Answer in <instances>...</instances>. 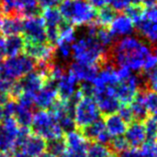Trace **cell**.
<instances>
[{
  "instance_id": "28",
  "label": "cell",
  "mask_w": 157,
  "mask_h": 157,
  "mask_svg": "<svg viewBox=\"0 0 157 157\" xmlns=\"http://www.w3.org/2000/svg\"><path fill=\"white\" fill-rule=\"evenodd\" d=\"M140 92H141L143 102L149 115L157 117V93L148 89L140 90Z\"/></svg>"
},
{
  "instance_id": "19",
  "label": "cell",
  "mask_w": 157,
  "mask_h": 157,
  "mask_svg": "<svg viewBox=\"0 0 157 157\" xmlns=\"http://www.w3.org/2000/svg\"><path fill=\"white\" fill-rule=\"evenodd\" d=\"M102 121H104L106 131L113 137L124 134L127 127V123L123 121L117 113L104 115V119Z\"/></svg>"
},
{
  "instance_id": "21",
  "label": "cell",
  "mask_w": 157,
  "mask_h": 157,
  "mask_svg": "<svg viewBox=\"0 0 157 157\" xmlns=\"http://www.w3.org/2000/svg\"><path fill=\"white\" fill-rule=\"evenodd\" d=\"M135 28L139 34L150 44H157V22H151L143 18L135 24Z\"/></svg>"
},
{
  "instance_id": "12",
  "label": "cell",
  "mask_w": 157,
  "mask_h": 157,
  "mask_svg": "<svg viewBox=\"0 0 157 157\" xmlns=\"http://www.w3.org/2000/svg\"><path fill=\"white\" fill-rule=\"evenodd\" d=\"M58 100L57 82L47 80L41 90L34 97V105L40 109H48Z\"/></svg>"
},
{
  "instance_id": "5",
  "label": "cell",
  "mask_w": 157,
  "mask_h": 157,
  "mask_svg": "<svg viewBox=\"0 0 157 157\" xmlns=\"http://www.w3.org/2000/svg\"><path fill=\"white\" fill-rule=\"evenodd\" d=\"M37 62L31 57L20 54L18 56L8 57L0 66V76L17 81L27 74L35 71Z\"/></svg>"
},
{
  "instance_id": "29",
  "label": "cell",
  "mask_w": 157,
  "mask_h": 157,
  "mask_svg": "<svg viewBox=\"0 0 157 157\" xmlns=\"http://www.w3.org/2000/svg\"><path fill=\"white\" fill-rule=\"evenodd\" d=\"M15 151V140L7 133V131L0 122V152Z\"/></svg>"
},
{
  "instance_id": "6",
  "label": "cell",
  "mask_w": 157,
  "mask_h": 157,
  "mask_svg": "<svg viewBox=\"0 0 157 157\" xmlns=\"http://www.w3.org/2000/svg\"><path fill=\"white\" fill-rule=\"evenodd\" d=\"M101 110L93 97L82 96L74 105V121L76 128L82 129V127L90 124L101 118Z\"/></svg>"
},
{
  "instance_id": "46",
  "label": "cell",
  "mask_w": 157,
  "mask_h": 157,
  "mask_svg": "<svg viewBox=\"0 0 157 157\" xmlns=\"http://www.w3.org/2000/svg\"><path fill=\"white\" fill-rule=\"evenodd\" d=\"M39 5L43 9L46 8H56L63 2V0H38Z\"/></svg>"
},
{
  "instance_id": "4",
  "label": "cell",
  "mask_w": 157,
  "mask_h": 157,
  "mask_svg": "<svg viewBox=\"0 0 157 157\" xmlns=\"http://www.w3.org/2000/svg\"><path fill=\"white\" fill-rule=\"evenodd\" d=\"M30 129L33 134L41 136L46 141L64 136V132L58 124L55 117L47 109H40L33 114Z\"/></svg>"
},
{
  "instance_id": "26",
  "label": "cell",
  "mask_w": 157,
  "mask_h": 157,
  "mask_svg": "<svg viewBox=\"0 0 157 157\" xmlns=\"http://www.w3.org/2000/svg\"><path fill=\"white\" fill-rule=\"evenodd\" d=\"M42 18L46 27H59L64 21L63 17L57 8H46L42 12Z\"/></svg>"
},
{
  "instance_id": "40",
  "label": "cell",
  "mask_w": 157,
  "mask_h": 157,
  "mask_svg": "<svg viewBox=\"0 0 157 157\" xmlns=\"http://www.w3.org/2000/svg\"><path fill=\"white\" fill-rule=\"evenodd\" d=\"M144 85H145V89L151 90L157 93V67L152 71L145 73Z\"/></svg>"
},
{
  "instance_id": "24",
  "label": "cell",
  "mask_w": 157,
  "mask_h": 157,
  "mask_svg": "<svg viewBox=\"0 0 157 157\" xmlns=\"http://www.w3.org/2000/svg\"><path fill=\"white\" fill-rule=\"evenodd\" d=\"M129 106H130V109H131L132 115H133L134 121L143 122L148 117H149V113H148L146 106L143 102L142 94H141V92H140V90L138 92L137 96L134 98V100L129 104Z\"/></svg>"
},
{
  "instance_id": "14",
  "label": "cell",
  "mask_w": 157,
  "mask_h": 157,
  "mask_svg": "<svg viewBox=\"0 0 157 157\" xmlns=\"http://www.w3.org/2000/svg\"><path fill=\"white\" fill-rule=\"evenodd\" d=\"M58 98L62 101H70L78 90V82L72 74L66 72L57 82Z\"/></svg>"
},
{
  "instance_id": "38",
  "label": "cell",
  "mask_w": 157,
  "mask_h": 157,
  "mask_svg": "<svg viewBox=\"0 0 157 157\" xmlns=\"http://www.w3.org/2000/svg\"><path fill=\"white\" fill-rule=\"evenodd\" d=\"M140 0H109L110 8H113L114 11L122 12L125 11L127 8L134 4H139Z\"/></svg>"
},
{
  "instance_id": "53",
  "label": "cell",
  "mask_w": 157,
  "mask_h": 157,
  "mask_svg": "<svg viewBox=\"0 0 157 157\" xmlns=\"http://www.w3.org/2000/svg\"><path fill=\"white\" fill-rule=\"evenodd\" d=\"M3 9H2V6H1V4H0V23H1V20H2V17H3Z\"/></svg>"
},
{
  "instance_id": "49",
  "label": "cell",
  "mask_w": 157,
  "mask_h": 157,
  "mask_svg": "<svg viewBox=\"0 0 157 157\" xmlns=\"http://www.w3.org/2000/svg\"><path fill=\"white\" fill-rule=\"evenodd\" d=\"M10 157H32V156H30L28 153H26L25 151H23L21 149H17L13 151V154Z\"/></svg>"
},
{
  "instance_id": "1",
  "label": "cell",
  "mask_w": 157,
  "mask_h": 157,
  "mask_svg": "<svg viewBox=\"0 0 157 157\" xmlns=\"http://www.w3.org/2000/svg\"><path fill=\"white\" fill-rule=\"evenodd\" d=\"M151 49L137 37L126 36L113 45L109 52V61L113 66L125 67L130 71H143L146 58L150 55Z\"/></svg>"
},
{
  "instance_id": "25",
  "label": "cell",
  "mask_w": 157,
  "mask_h": 157,
  "mask_svg": "<svg viewBox=\"0 0 157 157\" xmlns=\"http://www.w3.org/2000/svg\"><path fill=\"white\" fill-rule=\"evenodd\" d=\"M13 117L20 127H30L33 121V109L21 106L17 104Z\"/></svg>"
},
{
  "instance_id": "52",
  "label": "cell",
  "mask_w": 157,
  "mask_h": 157,
  "mask_svg": "<svg viewBox=\"0 0 157 157\" xmlns=\"http://www.w3.org/2000/svg\"><path fill=\"white\" fill-rule=\"evenodd\" d=\"M4 118V113H3V105L0 104V122L3 121Z\"/></svg>"
},
{
  "instance_id": "16",
  "label": "cell",
  "mask_w": 157,
  "mask_h": 157,
  "mask_svg": "<svg viewBox=\"0 0 157 157\" xmlns=\"http://www.w3.org/2000/svg\"><path fill=\"white\" fill-rule=\"evenodd\" d=\"M123 136L126 139L129 147L139 148L146 141V133L143 122L133 121L128 123Z\"/></svg>"
},
{
  "instance_id": "33",
  "label": "cell",
  "mask_w": 157,
  "mask_h": 157,
  "mask_svg": "<svg viewBox=\"0 0 157 157\" xmlns=\"http://www.w3.org/2000/svg\"><path fill=\"white\" fill-rule=\"evenodd\" d=\"M109 149L114 152L117 154H121V152L126 150L127 148L129 147L128 143H127L126 139L124 138V136L121 135V136H115L113 137L110 140V142L109 143Z\"/></svg>"
},
{
  "instance_id": "36",
  "label": "cell",
  "mask_w": 157,
  "mask_h": 157,
  "mask_svg": "<svg viewBox=\"0 0 157 157\" xmlns=\"http://www.w3.org/2000/svg\"><path fill=\"white\" fill-rule=\"evenodd\" d=\"M126 15L132 20V22L134 23V25L136 23H138L140 20H142L143 14H144V8L139 5V4H134V5L129 6L127 9L125 10Z\"/></svg>"
},
{
  "instance_id": "20",
  "label": "cell",
  "mask_w": 157,
  "mask_h": 157,
  "mask_svg": "<svg viewBox=\"0 0 157 157\" xmlns=\"http://www.w3.org/2000/svg\"><path fill=\"white\" fill-rule=\"evenodd\" d=\"M32 157H37L47 149V141L39 135L31 133L20 148Z\"/></svg>"
},
{
  "instance_id": "15",
  "label": "cell",
  "mask_w": 157,
  "mask_h": 157,
  "mask_svg": "<svg viewBox=\"0 0 157 157\" xmlns=\"http://www.w3.org/2000/svg\"><path fill=\"white\" fill-rule=\"evenodd\" d=\"M100 68L101 67L98 65H85L75 62L70 65L68 72L72 74L78 82L92 84L100 71Z\"/></svg>"
},
{
  "instance_id": "7",
  "label": "cell",
  "mask_w": 157,
  "mask_h": 157,
  "mask_svg": "<svg viewBox=\"0 0 157 157\" xmlns=\"http://www.w3.org/2000/svg\"><path fill=\"white\" fill-rule=\"evenodd\" d=\"M143 86L144 90H146L143 78L131 74L126 78L117 82L113 86V93L121 104L129 105Z\"/></svg>"
},
{
  "instance_id": "39",
  "label": "cell",
  "mask_w": 157,
  "mask_h": 157,
  "mask_svg": "<svg viewBox=\"0 0 157 157\" xmlns=\"http://www.w3.org/2000/svg\"><path fill=\"white\" fill-rule=\"evenodd\" d=\"M57 46H58L57 54H58V56H59V58L62 61L67 62V61H69L73 57V54H72V44L61 42V43H58Z\"/></svg>"
},
{
  "instance_id": "57",
  "label": "cell",
  "mask_w": 157,
  "mask_h": 157,
  "mask_svg": "<svg viewBox=\"0 0 157 157\" xmlns=\"http://www.w3.org/2000/svg\"><path fill=\"white\" fill-rule=\"evenodd\" d=\"M155 117V121H156V124H157V117Z\"/></svg>"
},
{
  "instance_id": "27",
  "label": "cell",
  "mask_w": 157,
  "mask_h": 157,
  "mask_svg": "<svg viewBox=\"0 0 157 157\" xmlns=\"http://www.w3.org/2000/svg\"><path fill=\"white\" fill-rule=\"evenodd\" d=\"M75 40H76L75 26H73L72 24H70L64 20L59 25V41H58V43L64 42V43L73 44Z\"/></svg>"
},
{
  "instance_id": "3",
  "label": "cell",
  "mask_w": 157,
  "mask_h": 157,
  "mask_svg": "<svg viewBox=\"0 0 157 157\" xmlns=\"http://www.w3.org/2000/svg\"><path fill=\"white\" fill-rule=\"evenodd\" d=\"M59 11L65 21L73 26H86L97 16L96 9L86 0H63Z\"/></svg>"
},
{
  "instance_id": "10",
  "label": "cell",
  "mask_w": 157,
  "mask_h": 157,
  "mask_svg": "<svg viewBox=\"0 0 157 157\" xmlns=\"http://www.w3.org/2000/svg\"><path fill=\"white\" fill-rule=\"evenodd\" d=\"M93 98L104 115L117 113L121 106V102L113 93V88L94 89Z\"/></svg>"
},
{
  "instance_id": "32",
  "label": "cell",
  "mask_w": 157,
  "mask_h": 157,
  "mask_svg": "<svg viewBox=\"0 0 157 157\" xmlns=\"http://www.w3.org/2000/svg\"><path fill=\"white\" fill-rule=\"evenodd\" d=\"M111 153L109 145L100 142H90L88 147V157H107Z\"/></svg>"
},
{
  "instance_id": "56",
  "label": "cell",
  "mask_w": 157,
  "mask_h": 157,
  "mask_svg": "<svg viewBox=\"0 0 157 157\" xmlns=\"http://www.w3.org/2000/svg\"><path fill=\"white\" fill-rule=\"evenodd\" d=\"M154 56L157 58V44L155 45V48H154Z\"/></svg>"
},
{
  "instance_id": "42",
  "label": "cell",
  "mask_w": 157,
  "mask_h": 157,
  "mask_svg": "<svg viewBox=\"0 0 157 157\" xmlns=\"http://www.w3.org/2000/svg\"><path fill=\"white\" fill-rule=\"evenodd\" d=\"M144 19L151 22H157V3L146 6L143 14Z\"/></svg>"
},
{
  "instance_id": "35",
  "label": "cell",
  "mask_w": 157,
  "mask_h": 157,
  "mask_svg": "<svg viewBox=\"0 0 157 157\" xmlns=\"http://www.w3.org/2000/svg\"><path fill=\"white\" fill-rule=\"evenodd\" d=\"M147 140H157V124L154 117H148L143 121Z\"/></svg>"
},
{
  "instance_id": "13",
  "label": "cell",
  "mask_w": 157,
  "mask_h": 157,
  "mask_svg": "<svg viewBox=\"0 0 157 157\" xmlns=\"http://www.w3.org/2000/svg\"><path fill=\"white\" fill-rule=\"evenodd\" d=\"M47 78H45L39 71H33L27 74L24 77L20 78L16 81L22 93H29L32 94H36L44 86Z\"/></svg>"
},
{
  "instance_id": "2",
  "label": "cell",
  "mask_w": 157,
  "mask_h": 157,
  "mask_svg": "<svg viewBox=\"0 0 157 157\" xmlns=\"http://www.w3.org/2000/svg\"><path fill=\"white\" fill-rule=\"evenodd\" d=\"M73 58L77 63L101 66L109 61V51L101 46L96 37L88 34L76 39L72 44Z\"/></svg>"
},
{
  "instance_id": "22",
  "label": "cell",
  "mask_w": 157,
  "mask_h": 157,
  "mask_svg": "<svg viewBox=\"0 0 157 157\" xmlns=\"http://www.w3.org/2000/svg\"><path fill=\"white\" fill-rule=\"evenodd\" d=\"M25 40L22 35L8 36L5 39V52L7 57H14L24 52Z\"/></svg>"
},
{
  "instance_id": "17",
  "label": "cell",
  "mask_w": 157,
  "mask_h": 157,
  "mask_svg": "<svg viewBox=\"0 0 157 157\" xmlns=\"http://www.w3.org/2000/svg\"><path fill=\"white\" fill-rule=\"evenodd\" d=\"M134 23L126 14L115 16L109 25V32L113 37H126L130 36L134 32Z\"/></svg>"
},
{
  "instance_id": "47",
  "label": "cell",
  "mask_w": 157,
  "mask_h": 157,
  "mask_svg": "<svg viewBox=\"0 0 157 157\" xmlns=\"http://www.w3.org/2000/svg\"><path fill=\"white\" fill-rule=\"evenodd\" d=\"M89 3L92 5L94 9H101L109 5V0H89Z\"/></svg>"
},
{
  "instance_id": "44",
  "label": "cell",
  "mask_w": 157,
  "mask_h": 157,
  "mask_svg": "<svg viewBox=\"0 0 157 157\" xmlns=\"http://www.w3.org/2000/svg\"><path fill=\"white\" fill-rule=\"evenodd\" d=\"M156 67H157V58L153 55V54H150V55L146 58L145 63H144L143 72L148 73V72L152 71L153 69H155Z\"/></svg>"
},
{
  "instance_id": "30",
  "label": "cell",
  "mask_w": 157,
  "mask_h": 157,
  "mask_svg": "<svg viewBox=\"0 0 157 157\" xmlns=\"http://www.w3.org/2000/svg\"><path fill=\"white\" fill-rule=\"evenodd\" d=\"M115 11L110 7H104L100 9L98 13H97V24L101 27H107L110 25L113 20L115 17Z\"/></svg>"
},
{
  "instance_id": "55",
  "label": "cell",
  "mask_w": 157,
  "mask_h": 157,
  "mask_svg": "<svg viewBox=\"0 0 157 157\" xmlns=\"http://www.w3.org/2000/svg\"><path fill=\"white\" fill-rule=\"evenodd\" d=\"M107 157H119V155L117 154V153H114V152H111V153L109 156H107Z\"/></svg>"
},
{
  "instance_id": "43",
  "label": "cell",
  "mask_w": 157,
  "mask_h": 157,
  "mask_svg": "<svg viewBox=\"0 0 157 157\" xmlns=\"http://www.w3.org/2000/svg\"><path fill=\"white\" fill-rule=\"evenodd\" d=\"M14 82L15 81L13 80H10V78L0 76V92L5 93L9 96V93L14 85Z\"/></svg>"
},
{
  "instance_id": "54",
  "label": "cell",
  "mask_w": 157,
  "mask_h": 157,
  "mask_svg": "<svg viewBox=\"0 0 157 157\" xmlns=\"http://www.w3.org/2000/svg\"><path fill=\"white\" fill-rule=\"evenodd\" d=\"M0 157H10V155L6 152H0Z\"/></svg>"
},
{
  "instance_id": "45",
  "label": "cell",
  "mask_w": 157,
  "mask_h": 157,
  "mask_svg": "<svg viewBox=\"0 0 157 157\" xmlns=\"http://www.w3.org/2000/svg\"><path fill=\"white\" fill-rule=\"evenodd\" d=\"M118 155L119 157H142L140 149L136 147H128L126 150L121 152V153Z\"/></svg>"
},
{
  "instance_id": "11",
  "label": "cell",
  "mask_w": 157,
  "mask_h": 157,
  "mask_svg": "<svg viewBox=\"0 0 157 157\" xmlns=\"http://www.w3.org/2000/svg\"><path fill=\"white\" fill-rule=\"evenodd\" d=\"M24 52L37 63H52L55 56V48L49 43H26Z\"/></svg>"
},
{
  "instance_id": "34",
  "label": "cell",
  "mask_w": 157,
  "mask_h": 157,
  "mask_svg": "<svg viewBox=\"0 0 157 157\" xmlns=\"http://www.w3.org/2000/svg\"><path fill=\"white\" fill-rule=\"evenodd\" d=\"M97 40L100 42L101 46H104L105 48L110 47L111 45H113V39L114 37L111 35V33L109 30H107L105 27L98 28L96 34Z\"/></svg>"
},
{
  "instance_id": "48",
  "label": "cell",
  "mask_w": 157,
  "mask_h": 157,
  "mask_svg": "<svg viewBox=\"0 0 157 157\" xmlns=\"http://www.w3.org/2000/svg\"><path fill=\"white\" fill-rule=\"evenodd\" d=\"M6 57L5 52V38L4 36L0 33V61H2L4 58Z\"/></svg>"
},
{
  "instance_id": "9",
  "label": "cell",
  "mask_w": 157,
  "mask_h": 157,
  "mask_svg": "<svg viewBox=\"0 0 157 157\" xmlns=\"http://www.w3.org/2000/svg\"><path fill=\"white\" fill-rule=\"evenodd\" d=\"M66 153L62 157H88L89 141L78 129L69 131L64 136Z\"/></svg>"
},
{
  "instance_id": "8",
  "label": "cell",
  "mask_w": 157,
  "mask_h": 157,
  "mask_svg": "<svg viewBox=\"0 0 157 157\" xmlns=\"http://www.w3.org/2000/svg\"><path fill=\"white\" fill-rule=\"evenodd\" d=\"M22 33L26 43H47L46 26L40 16L24 18Z\"/></svg>"
},
{
  "instance_id": "31",
  "label": "cell",
  "mask_w": 157,
  "mask_h": 157,
  "mask_svg": "<svg viewBox=\"0 0 157 157\" xmlns=\"http://www.w3.org/2000/svg\"><path fill=\"white\" fill-rule=\"evenodd\" d=\"M48 152L52 153L55 157H62L66 153V143L64 136L61 138H56L47 141V149Z\"/></svg>"
},
{
  "instance_id": "23",
  "label": "cell",
  "mask_w": 157,
  "mask_h": 157,
  "mask_svg": "<svg viewBox=\"0 0 157 157\" xmlns=\"http://www.w3.org/2000/svg\"><path fill=\"white\" fill-rule=\"evenodd\" d=\"M105 130V123L102 119H98L97 121H94L90 124L82 127L80 131L82 134L84 135V137L88 140L89 142H94L97 141L98 138L100 137V135Z\"/></svg>"
},
{
  "instance_id": "41",
  "label": "cell",
  "mask_w": 157,
  "mask_h": 157,
  "mask_svg": "<svg viewBox=\"0 0 157 157\" xmlns=\"http://www.w3.org/2000/svg\"><path fill=\"white\" fill-rule=\"evenodd\" d=\"M117 113L121 115V118L127 123V124L134 121L129 105H121V106H119V109L117 110Z\"/></svg>"
},
{
  "instance_id": "37",
  "label": "cell",
  "mask_w": 157,
  "mask_h": 157,
  "mask_svg": "<svg viewBox=\"0 0 157 157\" xmlns=\"http://www.w3.org/2000/svg\"><path fill=\"white\" fill-rule=\"evenodd\" d=\"M139 149L142 157H157V140H147Z\"/></svg>"
},
{
  "instance_id": "51",
  "label": "cell",
  "mask_w": 157,
  "mask_h": 157,
  "mask_svg": "<svg viewBox=\"0 0 157 157\" xmlns=\"http://www.w3.org/2000/svg\"><path fill=\"white\" fill-rule=\"evenodd\" d=\"M37 157H55L52 153H50V152H48V151H45L43 152L42 154H40L39 156H37Z\"/></svg>"
},
{
  "instance_id": "18",
  "label": "cell",
  "mask_w": 157,
  "mask_h": 157,
  "mask_svg": "<svg viewBox=\"0 0 157 157\" xmlns=\"http://www.w3.org/2000/svg\"><path fill=\"white\" fill-rule=\"evenodd\" d=\"M23 30V18L17 14L3 15L0 23V33L3 36L19 35Z\"/></svg>"
},
{
  "instance_id": "50",
  "label": "cell",
  "mask_w": 157,
  "mask_h": 157,
  "mask_svg": "<svg viewBox=\"0 0 157 157\" xmlns=\"http://www.w3.org/2000/svg\"><path fill=\"white\" fill-rule=\"evenodd\" d=\"M140 1L146 6H149V5H152V4L157 3V0H140Z\"/></svg>"
}]
</instances>
